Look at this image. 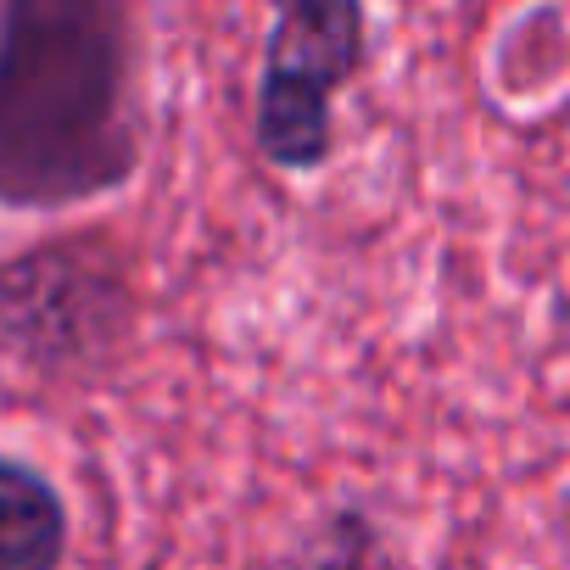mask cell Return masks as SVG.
Masks as SVG:
<instances>
[{"label": "cell", "instance_id": "obj_4", "mask_svg": "<svg viewBox=\"0 0 570 570\" xmlns=\"http://www.w3.org/2000/svg\"><path fill=\"white\" fill-rule=\"evenodd\" d=\"M68 531V503L51 475L0 453V570H62Z\"/></svg>", "mask_w": 570, "mask_h": 570}, {"label": "cell", "instance_id": "obj_3", "mask_svg": "<svg viewBox=\"0 0 570 570\" xmlns=\"http://www.w3.org/2000/svg\"><path fill=\"white\" fill-rule=\"evenodd\" d=\"M135 325V292L118 257L85 240H51L0 263V358L35 375H85L107 364Z\"/></svg>", "mask_w": 570, "mask_h": 570}, {"label": "cell", "instance_id": "obj_2", "mask_svg": "<svg viewBox=\"0 0 570 570\" xmlns=\"http://www.w3.org/2000/svg\"><path fill=\"white\" fill-rule=\"evenodd\" d=\"M274 12L252 146L279 174H320L336 151V90L353 85L370 62V12L364 0H263Z\"/></svg>", "mask_w": 570, "mask_h": 570}, {"label": "cell", "instance_id": "obj_5", "mask_svg": "<svg viewBox=\"0 0 570 570\" xmlns=\"http://www.w3.org/2000/svg\"><path fill=\"white\" fill-rule=\"evenodd\" d=\"M285 570H414L397 548V537L358 503H336L325 520H314Z\"/></svg>", "mask_w": 570, "mask_h": 570}, {"label": "cell", "instance_id": "obj_1", "mask_svg": "<svg viewBox=\"0 0 570 570\" xmlns=\"http://www.w3.org/2000/svg\"><path fill=\"white\" fill-rule=\"evenodd\" d=\"M151 140V0H0V207L124 190Z\"/></svg>", "mask_w": 570, "mask_h": 570}]
</instances>
